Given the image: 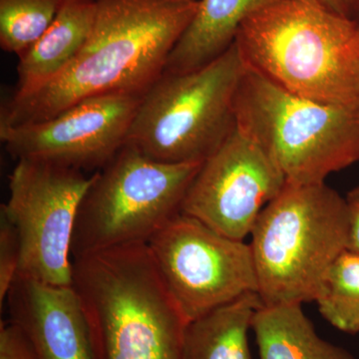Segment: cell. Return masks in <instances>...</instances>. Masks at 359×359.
I'll return each instance as SVG.
<instances>
[{
	"label": "cell",
	"mask_w": 359,
	"mask_h": 359,
	"mask_svg": "<svg viewBox=\"0 0 359 359\" xmlns=\"http://www.w3.org/2000/svg\"><path fill=\"white\" fill-rule=\"evenodd\" d=\"M91 176L51 163L18 160L9 175V197L1 205L20 243L18 275L71 287L73 231Z\"/></svg>",
	"instance_id": "cell-8"
},
{
	"label": "cell",
	"mask_w": 359,
	"mask_h": 359,
	"mask_svg": "<svg viewBox=\"0 0 359 359\" xmlns=\"http://www.w3.org/2000/svg\"><path fill=\"white\" fill-rule=\"evenodd\" d=\"M72 287L86 316L93 359H183L188 323L147 244L73 259Z\"/></svg>",
	"instance_id": "cell-2"
},
{
	"label": "cell",
	"mask_w": 359,
	"mask_h": 359,
	"mask_svg": "<svg viewBox=\"0 0 359 359\" xmlns=\"http://www.w3.org/2000/svg\"><path fill=\"white\" fill-rule=\"evenodd\" d=\"M247 68L235 42L199 70L163 73L142 97L126 144L159 162L204 163L237 128L236 96Z\"/></svg>",
	"instance_id": "cell-6"
},
{
	"label": "cell",
	"mask_w": 359,
	"mask_h": 359,
	"mask_svg": "<svg viewBox=\"0 0 359 359\" xmlns=\"http://www.w3.org/2000/svg\"><path fill=\"white\" fill-rule=\"evenodd\" d=\"M147 245L187 323L259 290L250 244L184 212L170 219Z\"/></svg>",
	"instance_id": "cell-9"
},
{
	"label": "cell",
	"mask_w": 359,
	"mask_h": 359,
	"mask_svg": "<svg viewBox=\"0 0 359 359\" xmlns=\"http://www.w3.org/2000/svg\"><path fill=\"white\" fill-rule=\"evenodd\" d=\"M0 359H39L25 332L11 320L0 325Z\"/></svg>",
	"instance_id": "cell-20"
},
{
	"label": "cell",
	"mask_w": 359,
	"mask_h": 359,
	"mask_svg": "<svg viewBox=\"0 0 359 359\" xmlns=\"http://www.w3.org/2000/svg\"><path fill=\"white\" fill-rule=\"evenodd\" d=\"M259 359H354L316 334L302 304L261 306L252 318Z\"/></svg>",
	"instance_id": "cell-15"
},
{
	"label": "cell",
	"mask_w": 359,
	"mask_h": 359,
	"mask_svg": "<svg viewBox=\"0 0 359 359\" xmlns=\"http://www.w3.org/2000/svg\"><path fill=\"white\" fill-rule=\"evenodd\" d=\"M353 20L354 21V23H355L356 28H358V30L359 32V9H358V13L355 14V16H354V18Z\"/></svg>",
	"instance_id": "cell-23"
},
{
	"label": "cell",
	"mask_w": 359,
	"mask_h": 359,
	"mask_svg": "<svg viewBox=\"0 0 359 359\" xmlns=\"http://www.w3.org/2000/svg\"><path fill=\"white\" fill-rule=\"evenodd\" d=\"M96 11V0H65L48 29L18 57L13 95L32 93L70 65L91 34Z\"/></svg>",
	"instance_id": "cell-13"
},
{
	"label": "cell",
	"mask_w": 359,
	"mask_h": 359,
	"mask_svg": "<svg viewBox=\"0 0 359 359\" xmlns=\"http://www.w3.org/2000/svg\"><path fill=\"white\" fill-rule=\"evenodd\" d=\"M142 97L87 99L45 121L0 127V140L14 159L99 171L126 144Z\"/></svg>",
	"instance_id": "cell-11"
},
{
	"label": "cell",
	"mask_w": 359,
	"mask_h": 359,
	"mask_svg": "<svg viewBox=\"0 0 359 359\" xmlns=\"http://www.w3.org/2000/svg\"><path fill=\"white\" fill-rule=\"evenodd\" d=\"M202 164L159 162L125 144L92 175L75 221L72 261L122 245L147 244L181 212Z\"/></svg>",
	"instance_id": "cell-7"
},
{
	"label": "cell",
	"mask_w": 359,
	"mask_h": 359,
	"mask_svg": "<svg viewBox=\"0 0 359 359\" xmlns=\"http://www.w3.org/2000/svg\"><path fill=\"white\" fill-rule=\"evenodd\" d=\"M9 318L39 359H93L86 316L74 287L18 275L6 301Z\"/></svg>",
	"instance_id": "cell-12"
},
{
	"label": "cell",
	"mask_w": 359,
	"mask_h": 359,
	"mask_svg": "<svg viewBox=\"0 0 359 359\" xmlns=\"http://www.w3.org/2000/svg\"><path fill=\"white\" fill-rule=\"evenodd\" d=\"M250 245L264 306L314 302L347 245L346 200L325 183H290L259 215Z\"/></svg>",
	"instance_id": "cell-4"
},
{
	"label": "cell",
	"mask_w": 359,
	"mask_h": 359,
	"mask_svg": "<svg viewBox=\"0 0 359 359\" xmlns=\"http://www.w3.org/2000/svg\"><path fill=\"white\" fill-rule=\"evenodd\" d=\"M278 0H199L190 25L168 57L164 73L199 70L235 43L241 26L259 9Z\"/></svg>",
	"instance_id": "cell-14"
},
{
	"label": "cell",
	"mask_w": 359,
	"mask_h": 359,
	"mask_svg": "<svg viewBox=\"0 0 359 359\" xmlns=\"http://www.w3.org/2000/svg\"><path fill=\"white\" fill-rule=\"evenodd\" d=\"M96 2L91 34L74 60L32 93L7 96L0 127L45 121L95 97H143L199 7V0Z\"/></svg>",
	"instance_id": "cell-1"
},
{
	"label": "cell",
	"mask_w": 359,
	"mask_h": 359,
	"mask_svg": "<svg viewBox=\"0 0 359 359\" xmlns=\"http://www.w3.org/2000/svg\"><path fill=\"white\" fill-rule=\"evenodd\" d=\"M235 42L250 68L290 93L337 105L359 100L358 28L318 0L259 9Z\"/></svg>",
	"instance_id": "cell-3"
},
{
	"label": "cell",
	"mask_w": 359,
	"mask_h": 359,
	"mask_svg": "<svg viewBox=\"0 0 359 359\" xmlns=\"http://www.w3.org/2000/svg\"><path fill=\"white\" fill-rule=\"evenodd\" d=\"M328 323L348 334L359 332V252L346 250L327 269L316 299Z\"/></svg>",
	"instance_id": "cell-17"
},
{
	"label": "cell",
	"mask_w": 359,
	"mask_h": 359,
	"mask_svg": "<svg viewBox=\"0 0 359 359\" xmlns=\"http://www.w3.org/2000/svg\"><path fill=\"white\" fill-rule=\"evenodd\" d=\"M65 0H0V47L20 57L55 20Z\"/></svg>",
	"instance_id": "cell-18"
},
{
	"label": "cell",
	"mask_w": 359,
	"mask_h": 359,
	"mask_svg": "<svg viewBox=\"0 0 359 359\" xmlns=\"http://www.w3.org/2000/svg\"><path fill=\"white\" fill-rule=\"evenodd\" d=\"M241 131L275 161L290 183H325L359 162V100L330 104L280 88L248 65L236 96Z\"/></svg>",
	"instance_id": "cell-5"
},
{
	"label": "cell",
	"mask_w": 359,
	"mask_h": 359,
	"mask_svg": "<svg viewBox=\"0 0 359 359\" xmlns=\"http://www.w3.org/2000/svg\"><path fill=\"white\" fill-rule=\"evenodd\" d=\"M20 243L18 231L6 215L0 212V306L20 271Z\"/></svg>",
	"instance_id": "cell-19"
},
{
	"label": "cell",
	"mask_w": 359,
	"mask_h": 359,
	"mask_svg": "<svg viewBox=\"0 0 359 359\" xmlns=\"http://www.w3.org/2000/svg\"><path fill=\"white\" fill-rule=\"evenodd\" d=\"M334 13L353 20L359 9V0H318Z\"/></svg>",
	"instance_id": "cell-22"
},
{
	"label": "cell",
	"mask_w": 359,
	"mask_h": 359,
	"mask_svg": "<svg viewBox=\"0 0 359 359\" xmlns=\"http://www.w3.org/2000/svg\"><path fill=\"white\" fill-rule=\"evenodd\" d=\"M285 184L287 178L275 161L237 127L203 163L181 212L222 235L245 241Z\"/></svg>",
	"instance_id": "cell-10"
},
{
	"label": "cell",
	"mask_w": 359,
	"mask_h": 359,
	"mask_svg": "<svg viewBox=\"0 0 359 359\" xmlns=\"http://www.w3.org/2000/svg\"><path fill=\"white\" fill-rule=\"evenodd\" d=\"M262 306L259 294L249 292L189 321L183 359H252L249 332Z\"/></svg>",
	"instance_id": "cell-16"
},
{
	"label": "cell",
	"mask_w": 359,
	"mask_h": 359,
	"mask_svg": "<svg viewBox=\"0 0 359 359\" xmlns=\"http://www.w3.org/2000/svg\"><path fill=\"white\" fill-rule=\"evenodd\" d=\"M344 200L347 214L346 250L359 252V185L351 189Z\"/></svg>",
	"instance_id": "cell-21"
}]
</instances>
